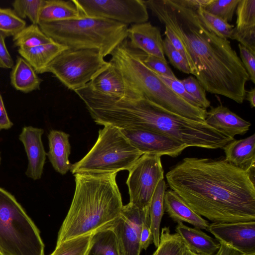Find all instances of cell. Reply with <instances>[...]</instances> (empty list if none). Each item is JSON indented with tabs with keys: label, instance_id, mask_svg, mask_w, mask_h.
<instances>
[{
	"label": "cell",
	"instance_id": "obj_1",
	"mask_svg": "<svg viewBox=\"0 0 255 255\" xmlns=\"http://www.w3.org/2000/svg\"><path fill=\"white\" fill-rule=\"evenodd\" d=\"M143 0L178 38L190 74L206 92L242 104L250 78L230 41L214 33L197 8L184 4L181 0Z\"/></svg>",
	"mask_w": 255,
	"mask_h": 255
},
{
	"label": "cell",
	"instance_id": "obj_2",
	"mask_svg": "<svg viewBox=\"0 0 255 255\" xmlns=\"http://www.w3.org/2000/svg\"><path fill=\"white\" fill-rule=\"evenodd\" d=\"M166 178L171 190L213 223L255 221V176L225 158L186 157Z\"/></svg>",
	"mask_w": 255,
	"mask_h": 255
},
{
	"label": "cell",
	"instance_id": "obj_3",
	"mask_svg": "<svg viewBox=\"0 0 255 255\" xmlns=\"http://www.w3.org/2000/svg\"><path fill=\"white\" fill-rule=\"evenodd\" d=\"M102 120L104 125L120 129L160 133L187 147L222 148L234 139L205 122L192 120L167 111L144 97L108 99L102 110Z\"/></svg>",
	"mask_w": 255,
	"mask_h": 255
},
{
	"label": "cell",
	"instance_id": "obj_4",
	"mask_svg": "<svg viewBox=\"0 0 255 255\" xmlns=\"http://www.w3.org/2000/svg\"><path fill=\"white\" fill-rule=\"evenodd\" d=\"M117 174H74V194L56 245L109 227L120 216L123 204Z\"/></svg>",
	"mask_w": 255,
	"mask_h": 255
},
{
	"label": "cell",
	"instance_id": "obj_5",
	"mask_svg": "<svg viewBox=\"0 0 255 255\" xmlns=\"http://www.w3.org/2000/svg\"><path fill=\"white\" fill-rule=\"evenodd\" d=\"M143 52L132 48L128 39L113 51L110 62L144 98L172 113L205 122L207 110L195 107L177 95L142 60Z\"/></svg>",
	"mask_w": 255,
	"mask_h": 255
},
{
	"label": "cell",
	"instance_id": "obj_6",
	"mask_svg": "<svg viewBox=\"0 0 255 255\" xmlns=\"http://www.w3.org/2000/svg\"><path fill=\"white\" fill-rule=\"evenodd\" d=\"M41 30L54 42L68 48L95 49L105 57L127 38V25L88 16L61 21L39 22Z\"/></svg>",
	"mask_w": 255,
	"mask_h": 255
},
{
	"label": "cell",
	"instance_id": "obj_7",
	"mask_svg": "<svg viewBox=\"0 0 255 255\" xmlns=\"http://www.w3.org/2000/svg\"><path fill=\"white\" fill-rule=\"evenodd\" d=\"M143 154L135 148L119 128L105 126L87 154L72 164L73 174L117 173L128 170Z\"/></svg>",
	"mask_w": 255,
	"mask_h": 255
},
{
	"label": "cell",
	"instance_id": "obj_8",
	"mask_svg": "<svg viewBox=\"0 0 255 255\" xmlns=\"http://www.w3.org/2000/svg\"><path fill=\"white\" fill-rule=\"evenodd\" d=\"M0 253L44 255L40 232L15 198L0 187Z\"/></svg>",
	"mask_w": 255,
	"mask_h": 255
},
{
	"label": "cell",
	"instance_id": "obj_9",
	"mask_svg": "<svg viewBox=\"0 0 255 255\" xmlns=\"http://www.w3.org/2000/svg\"><path fill=\"white\" fill-rule=\"evenodd\" d=\"M108 64L97 49L67 48L51 61L46 72L52 73L75 92L88 84Z\"/></svg>",
	"mask_w": 255,
	"mask_h": 255
},
{
	"label": "cell",
	"instance_id": "obj_10",
	"mask_svg": "<svg viewBox=\"0 0 255 255\" xmlns=\"http://www.w3.org/2000/svg\"><path fill=\"white\" fill-rule=\"evenodd\" d=\"M128 171L126 184L129 203L141 208L148 207L158 183L164 179L161 156L143 154Z\"/></svg>",
	"mask_w": 255,
	"mask_h": 255
},
{
	"label": "cell",
	"instance_id": "obj_11",
	"mask_svg": "<svg viewBox=\"0 0 255 255\" xmlns=\"http://www.w3.org/2000/svg\"><path fill=\"white\" fill-rule=\"evenodd\" d=\"M83 16L103 18L126 25L147 22L143 0H73Z\"/></svg>",
	"mask_w": 255,
	"mask_h": 255
},
{
	"label": "cell",
	"instance_id": "obj_12",
	"mask_svg": "<svg viewBox=\"0 0 255 255\" xmlns=\"http://www.w3.org/2000/svg\"><path fill=\"white\" fill-rule=\"evenodd\" d=\"M148 221V207L141 208L130 203L123 205L120 216L110 226L116 236L121 255H140V229Z\"/></svg>",
	"mask_w": 255,
	"mask_h": 255
},
{
	"label": "cell",
	"instance_id": "obj_13",
	"mask_svg": "<svg viewBox=\"0 0 255 255\" xmlns=\"http://www.w3.org/2000/svg\"><path fill=\"white\" fill-rule=\"evenodd\" d=\"M207 230L219 242L246 255H255V221L212 223Z\"/></svg>",
	"mask_w": 255,
	"mask_h": 255
},
{
	"label": "cell",
	"instance_id": "obj_14",
	"mask_svg": "<svg viewBox=\"0 0 255 255\" xmlns=\"http://www.w3.org/2000/svg\"><path fill=\"white\" fill-rule=\"evenodd\" d=\"M131 144L143 154L176 157L186 145L157 132L143 130L121 129Z\"/></svg>",
	"mask_w": 255,
	"mask_h": 255
},
{
	"label": "cell",
	"instance_id": "obj_15",
	"mask_svg": "<svg viewBox=\"0 0 255 255\" xmlns=\"http://www.w3.org/2000/svg\"><path fill=\"white\" fill-rule=\"evenodd\" d=\"M87 85L92 91L111 97L132 99L143 97L110 61Z\"/></svg>",
	"mask_w": 255,
	"mask_h": 255
},
{
	"label": "cell",
	"instance_id": "obj_16",
	"mask_svg": "<svg viewBox=\"0 0 255 255\" xmlns=\"http://www.w3.org/2000/svg\"><path fill=\"white\" fill-rule=\"evenodd\" d=\"M127 39L132 48L167 61L160 31L150 22L131 25L128 28Z\"/></svg>",
	"mask_w": 255,
	"mask_h": 255
},
{
	"label": "cell",
	"instance_id": "obj_17",
	"mask_svg": "<svg viewBox=\"0 0 255 255\" xmlns=\"http://www.w3.org/2000/svg\"><path fill=\"white\" fill-rule=\"evenodd\" d=\"M43 133L42 128L27 126L22 128L19 135L28 159L25 174L34 180L41 178L45 162L46 153L41 138Z\"/></svg>",
	"mask_w": 255,
	"mask_h": 255
},
{
	"label": "cell",
	"instance_id": "obj_18",
	"mask_svg": "<svg viewBox=\"0 0 255 255\" xmlns=\"http://www.w3.org/2000/svg\"><path fill=\"white\" fill-rule=\"evenodd\" d=\"M231 39L238 41L255 54V0H240Z\"/></svg>",
	"mask_w": 255,
	"mask_h": 255
},
{
	"label": "cell",
	"instance_id": "obj_19",
	"mask_svg": "<svg viewBox=\"0 0 255 255\" xmlns=\"http://www.w3.org/2000/svg\"><path fill=\"white\" fill-rule=\"evenodd\" d=\"M205 122L224 134L234 138L237 135H243L251 124L222 104L211 107L207 111Z\"/></svg>",
	"mask_w": 255,
	"mask_h": 255
},
{
	"label": "cell",
	"instance_id": "obj_20",
	"mask_svg": "<svg viewBox=\"0 0 255 255\" xmlns=\"http://www.w3.org/2000/svg\"><path fill=\"white\" fill-rule=\"evenodd\" d=\"M222 148L225 153V159L228 162L255 176V133L243 139H234Z\"/></svg>",
	"mask_w": 255,
	"mask_h": 255
},
{
	"label": "cell",
	"instance_id": "obj_21",
	"mask_svg": "<svg viewBox=\"0 0 255 255\" xmlns=\"http://www.w3.org/2000/svg\"><path fill=\"white\" fill-rule=\"evenodd\" d=\"M164 211L174 222H186L194 228L207 230L208 221L196 213L172 190H166L164 196Z\"/></svg>",
	"mask_w": 255,
	"mask_h": 255
},
{
	"label": "cell",
	"instance_id": "obj_22",
	"mask_svg": "<svg viewBox=\"0 0 255 255\" xmlns=\"http://www.w3.org/2000/svg\"><path fill=\"white\" fill-rule=\"evenodd\" d=\"M69 134L55 129L51 130L48 135L49 151L46 155L55 170L62 175L67 173L72 166L69 160Z\"/></svg>",
	"mask_w": 255,
	"mask_h": 255
},
{
	"label": "cell",
	"instance_id": "obj_23",
	"mask_svg": "<svg viewBox=\"0 0 255 255\" xmlns=\"http://www.w3.org/2000/svg\"><path fill=\"white\" fill-rule=\"evenodd\" d=\"M176 233L182 239L186 248L199 255H214L220 248V243L201 229L188 227L178 222Z\"/></svg>",
	"mask_w": 255,
	"mask_h": 255
},
{
	"label": "cell",
	"instance_id": "obj_24",
	"mask_svg": "<svg viewBox=\"0 0 255 255\" xmlns=\"http://www.w3.org/2000/svg\"><path fill=\"white\" fill-rule=\"evenodd\" d=\"M67 47L54 41L28 48H19L18 53L34 69L36 73L46 72L49 64Z\"/></svg>",
	"mask_w": 255,
	"mask_h": 255
},
{
	"label": "cell",
	"instance_id": "obj_25",
	"mask_svg": "<svg viewBox=\"0 0 255 255\" xmlns=\"http://www.w3.org/2000/svg\"><path fill=\"white\" fill-rule=\"evenodd\" d=\"M82 16L73 0H44L39 22L61 21Z\"/></svg>",
	"mask_w": 255,
	"mask_h": 255
},
{
	"label": "cell",
	"instance_id": "obj_26",
	"mask_svg": "<svg viewBox=\"0 0 255 255\" xmlns=\"http://www.w3.org/2000/svg\"><path fill=\"white\" fill-rule=\"evenodd\" d=\"M10 78L12 86L19 91L29 93L39 89L41 80L33 67L21 57L17 58Z\"/></svg>",
	"mask_w": 255,
	"mask_h": 255
},
{
	"label": "cell",
	"instance_id": "obj_27",
	"mask_svg": "<svg viewBox=\"0 0 255 255\" xmlns=\"http://www.w3.org/2000/svg\"><path fill=\"white\" fill-rule=\"evenodd\" d=\"M167 189L162 179L158 183L148 205L150 228L153 236V243L157 248L159 245L160 225L164 214V196Z\"/></svg>",
	"mask_w": 255,
	"mask_h": 255
},
{
	"label": "cell",
	"instance_id": "obj_28",
	"mask_svg": "<svg viewBox=\"0 0 255 255\" xmlns=\"http://www.w3.org/2000/svg\"><path fill=\"white\" fill-rule=\"evenodd\" d=\"M86 255H121L116 236L110 227L92 234Z\"/></svg>",
	"mask_w": 255,
	"mask_h": 255
},
{
	"label": "cell",
	"instance_id": "obj_29",
	"mask_svg": "<svg viewBox=\"0 0 255 255\" xmlns=\"http://www.w3.org/2000/svg\"><path fill=\"white\" fill-rule=\"evenodd\" d=\"M186 248L177 233H171L169 227H164L160 231L159 245L152 255H183Z\"/></svg>",
	"mask_w": 255,
	"mask_h": 255
},
{
	"label": "cell",
	"instance_id": "obj_30",
	"mask_svg": "<svg viewBox=\"0 0 255 255\" xmlns=\"http://www.w3.org/2000/svg\"><path fill=\"white\" fill-rule=\"evenodd\" d=\"M13 40L15 45L21 48L34 47L53 41L43 32L38 25L33 24L25 26L13 36Z\"/></svg>",
	"mask_w": 255,
	"mask_h": 255
},
{
	"label": "cell",
	"instance_id": "obj_31",
	"mask_svg": "<svg viewBox=\"0 0 255 255\" xmlns=\"http://www.w3.org/2000/svg\"><path fill=\"white\" fill-rule=\"evenodd\" d=\"M92 235L74 238L56 245L50 255H86Z\"/></svg>",
	"mask_w": 255,
	"mask_h": 255
},
{
	"label": "cell",
	"instance_id": "obj_32",
	"mask_svg": "<svg viewBox=\"0 0 255 255\" xmlns=\"http://www.w3.org/2000/svg\"><path fill=\"white\" fill-rule=\"evenodd\" d=\"M26 26V22L13 9L0 7V32L5 36H14Z\"/></svg>",
	"mask_w": 255,
	"mask_h": 255
},
{
	"label": "cell",
	"instance_id": "obj_33",
	"mask_svg": "<svg viewBox=\"0 0 255 255\" xmlns=\"http://www.w3.org/2000/svg\"><path fill=\"white\" fill-rule=\"evenodd\" d=\"M44 0H16L12 3L13 10L21 18L26 17L33 24L38 25Z\"/></svg>",
	"mask_w": 255,
	"mask_h": 255
},
{
	"label": "cell",
	"instance_id": "obj_34",
	"mask_svg": "<svg viewBox=\"0 0 255 255\" xmlns=\"http://www.w3.org/2000/svg\"><path fill=\"white\" fill-rule=\"evenodd\" d=\"M197 12L211 30L219 37L231 38L234 25L208 12L203 7L197 9Z\"/></svg>",
	"mask_w": 255,
	"mask_h": 255
},
{
	"label": "cell",
	"instance_id": "obj_35",
	"mask_svg": "<svg viewBox=\"0 0 255 255\" xmlns=\"http://www.w3.org/2000/svg\"><path fill=\"white\" fill-rule=\"evenodd\" d=\"M240 0H213L204 9L227 22L231 21Z\"/></svg>",
	"mask_w": 255,
	"mask_h": 255
},
{
	"label": "cell",
	"instance_id": "obj_36",
	"mask_svg": "<svg viewBox=\"0 0 255 255\" xmlns=\"http://www.w3.org/2000/svg\"><path fill=\"white\" fill-rule=\"evenodd\" d=\"M180 81L187 92L198 102L201 108L207 110L210 107L211 102L206 97L205 90L195 78L190 76L180 80Z\"/></svg>",
	"mask_w": 255,
	"mask_h": 255
},
{
	"label": "cell",
	"instance_id": "obj_37",
	"mask_svg": "<svg viewBox=\"0 0 255 255\" xmlns=\"http://www.w3.org/2000/svg\"><path fill=\"white\" fill-rule=\"evenodd\" d=\"M163 50L164 55L167 56L169 62L175 68L184 73L190 74L186 58L173 46L166 37L163 39Z\"/></svg>",
	"mask_w": 255,
	"mask_h": 255
},
{
	"label": "cell",
	"instance_id": "obj_38",
	"mask_svg": "<svg viewBox=\"0 0 255 255\" xmlns=\"http://www.w3.org/2000/svg\"><path fill=\"white\" fill-rule=\"evenodd\" d=\"M142 60L156 74L171 79L177 78L167 61L155 56L147 55L144 52Z\"/></svg>",
	"mask_w": 255,
	"mask_h": 255
},
{
	"label": "cell",
	"instance_id": "obj_39",
	"mask_svg": "<svg viewBox=\"0 0 255 255\" xmlns=\"http://www.w3.org/2000/svg\"><path fill=\"white\" fill-rule=\"evenodd\" d=\"M157 75L162 81L168 85L177 95L181 97L190 104L195 107L201 108L198 102L187 92L181 82L180 80L177 78L175 79H171L158 74Z\"/></svg>",
	"mask_w": 255,
	"mask_h": 255
},
{
	"label": "cell",
	"instance_id": "obj_40",
	"mask_svg": "<svg viewBox=\"0 0 255 255\" xmlns=\"http://www.w3.org/2000/svg\"><path fill=\"white\" fill-rule=\"evenodd\" d=\"M240 58L247 71L250 80L255 83V54L252 53L247 48L239 43Z\"/></svg>",
	"mask_w": 255,
	"mask_h": 255
},
{
	"label": "cell",
	"instance_id": "obj_41",
	"mask_svg": "<svg viewBox=\"0 0 255 255\" xmlns=\"http://www.w3.org/2000/svg\"><path fill=\"white\" fill-rule=\"evenodd\" d=\"M5 36L0 32V68H12L13 61L5 43Z\"/></svg>",
	"mask_w": 255,
	"mask_h": 255
},
{
	"label": "cell",
	"instance_id": "obj_42",
	"mask_svg": "<svg viewBox=\"0 0 255 255\" xmlns=\"http://www.w3.org/2000/svg\"><path fill=\"white\" fill-rule=\"evenodd\" d=\"M139 242L141 250H146L153 243V236L150 228V221L144 222L139 234Z\"/></svg>",
	"mask_w": 255,
	"mask_h": 255
},
{
	"label": "cell",
	"instance_id": "obj_43",
	"mask_svg": "<svg viewBox=\"0 0 255 255\" xmlns=\"http://www.w3.org/2000/svg\"><path fill=\"white\" fill-rule=\"evenodd\" d=\"M13 126L6 111L3 99L0 93V130L8 129Z\"/></svg>",
	"mask_w": 255,
	"mask_h": 255
},
{
	"label": "cell",
	"instance_id": "obj_44",
	"mask_svg": "<svg viewBox=\"0 0 255 255\" xmlns=\"http://www.w3.org/2000/svg\"><path fill=\"white\" fill-rule=\"evenodd\" d=\"M219 243V249L214 255H246L228 244Z\"/></svg>",
	"mask_w": 255,
	"mask_h": 255
},
{
	"label": "cell",
	"instance_id": "obj_45",
	"mask_svg": "<svg viewBox=\"0 0 255 255\" xmlns=\"http://www.w3.org/2000/svg\"><path fill=\"white\" fill-rule=\"evenodd\" d=\"M213 0H181V2L185 5L197 9L200 7L203 8L208 5Z\"/></svg>",
	"mask_w": 255,
	"mask_h": 255
},
{
	"label": "cell",
	"instance_id": "obj_46",
	"mask_svg": "<svg viewBox=\"0 0 255 255\" xmlns=\"http://www.w3.org/2000/svg\"><path fill=\"white\" fill-rule=\"evenodd\" d=\"M245 99L247 100L251 108L255 107V88H253L249 91H246Z\"/></svg>",
	"mask_w": 255,
	"mask_h": 255
},
{
	"label": "cell",
	"instance_id": "obj_47",
	"mask_svg": "<svg viewBox=\"0 0 255 255\" xmlns=\"http://www.w3.org/2000/svg\"><path fill=\"white\" fill-rule=\"evenodd\" d=\"M183 255H199L186 248Z\"/></svg>",
	"mask_w": 255,
	"mask_h": 255
},
{
	"label": "cell",
	"instance_id": "obj_48",
	"mask_svg": "<svg viewBox=\"0 0 255 255\" xmlns=\"http://www.w3.org/2000/svg\"></svg>",
	"mask_w": 255,
	"mask_h": 255
},
{
	"label": "cell",
	"instance_id": "obj_49",
	"mask_svg": "<svg viewBox=\"0 0 255 255\" xmlns=\"http://www.w3.org/2000/svg\"><path fill=\"white\" fill-rule=\"evenodd\" d=\"M0 255H2V254H1L0 253Z\"/></svg>",
	"mask_w": 255,
	"mask_h": 255
}]
</instances>
